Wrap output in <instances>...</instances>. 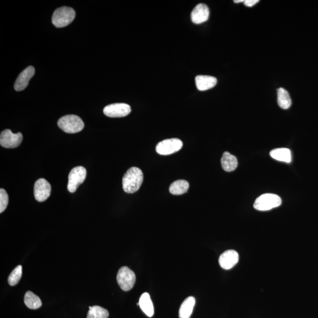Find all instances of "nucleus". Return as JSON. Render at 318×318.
<instances>
[{
	"label": "nucleus",
	"mask_w": 318,
	"mask_h": 318,
	"mask_svg": "<svg viewBox=\"0 0 318 318\" xmlns=\"http://www.w3.org/2000/svg\"><path fill=\"white\" fill-rule=\"evenodd\" d=\"M143 182V174L142 170L133 167L124 174L122 180L123 190L128 193H135L140 189Z\"/></svg>",
	"instance_id": "nucleus-1"
},
{
	"label": "nucleus",
	"mask_w": 318,
	"mask_h": 318,
	"mask_svg": "<svg viewBox=\"0 0 318 318\" xmlns=\"http://www.w3.org/2000/svg\"><path fill=\"white\" fill-rule=\"evenodd\" d=\"M58 126L67 133H76L84 129V123L80 117L76 115H66L58 121Z\"/></svg>",
	"instance_id": "nucleus-2"
},
{
	"label": "nucleus",
	"mask_w": 318,
	"mask_h": 318,
	"mask_svg": "<svg viewBox=\"0 0 318 318\" xmlns=\"http://www.w3.org/2000/svg\"><path fill=\"white\" fill-rule=\"evenodd\" d=\"M75 17L74 9L68 6H62L55 10L52 17V22L55 27L62 28L71 23Z\"/></svg>",
	"instance_id": "nucleus-3"
},
{
	"label": "nucleus",
	"mask_w": 318,
	"mask_h": 318,
	"mask_svg": "<svg viewBox=\"0 0 318 318\" xmlns=\"http://www.w3.org/2000/svg\"><path fill=\"white\" fill-rule=\"evenodd\" d=\"M281 203L282 199L280 196L272 193H266L258 197L254 206L258 211H267L278 207Z\"/></svg>",
	"instance_id": "nucleus-4"
},
{
	"label": "nucleus",
	"mask_w": 318,
	"mask_h": 318,
	"mask_svg": "<svg viewBox=\"0 0 318 318\" xmlns=\"http://www.w3.org/2000/svg\"><path fill=\"white\" fill-rule=\"evenodd\" d=\"M117 281L121 289L124 291H129L132 289L135 284V274L130 268L123 267L118 272Z\"/></svg>",
	"instance_id": "nucleus-5"
},
{
	"label": "nucleus",
	"mask_w": 318,
	"mask_h": 318,
	"mask_svg": "<svg viewBox=\"0 0 318 318\" xmlns=\"http://www.w3.org/2000/svg\"><path fill=\"white\" fill-rule=\"evenodd\" d=\"M87 171L82 166H77L71 170L68 175V191L74 193L86 178Z\"/></svg>",
	"instance_id": "nucleus-6"
},
{
	"label": "nucleus",
	"mask_w": 318,
	"mask_h": 318,
	"mask_svg": "<svg viewBox=\"0 0 318 318\" xmlns=\"http://www.w3.org/2000/svg\"><path fill=\"white\" fill-rule=\"evenodd\" d=\"M183 147V143L178 139H166L157 144L156 150L161 155H170L178 152Z\"/></svg>",
	"instance_id": "nucleus-7"
},
{
	"label": "nucleus",
	"mask_w": 318,
	"mask_h": 318,
	"mask_svg": "<svg viewBox=\"0 0 318 318\" xmlns=\"http://www.w3.org/2000/svg\"><path fill=\"white\" fill-rule=\"evenodd\" d=\"M22 141L21 133H13L10 130L6 129L0 136V145L4 148L14 149L20 145Z\"/></svg>",
	"instance_id": "nucleus-8"
},
{
	"label": "nucleus",
	"mask_w": 318,
	"mask_h": 318,
	"mask_svg": "<svg viewBox=\"0 0 318 318\" xmlns=\"http://www.w3.org/2000/svg\"><path fill=\"white\" fill-rule=\"evenodd\" d=\"M131 107L126 103H114L104 107L103 113L109 117H123L129 115Z\"/></svg>",
	"instance_id": "nucleus-9"
},
{
	"label": "nucleus",
	"mask_w": 318,
	"mask_h": 318,
	"mask_svg": "<svg viewBox=\"0 0 318 318\" xmlns=\"http://www.w3.org/2000/svg\"><path fill=\"white\" fill-rule=\"evenodd\" d=\"M51 185L47 180L40 179L35 182L34 188V197L36 201L42 202L46 201L51 194Z\"/></svg>",
	"instance_id": "nucleus-10"
},
{
	"label": "nucleus",
	"mask_w": 318,
	"mask_h": 318,
	"mask_svg": "<svg viewBox=\"0 0 318 318\" xmlns=\"http://www.w3.org/2000/svg\"><path fill=\"white\" fill-rule=\"evenodd\" d=\"M239 254L234 250L226 251L219 257V263L224 270H231L237 264L239 261Z\"/></svg>",
	"instance_id": "nucleus-11"
},
{
	"label": "nucleus",
	"mask_w": 318,
	"mask_h": 318,
	"mask_svg": "<svg viewBox=\"0 0 318 318\" xmlns=\"http://www.w3.org/2000/svg\"><path fill=\"white\" fill-rule=\"evenodd\" d=\"M35 74L34 68L29 66L22 71L18 75L14 84V89L17 91L24 90L28 86L29 81L34 76Z\"/></svg>",
	"instance_id": "nucleus-12"
},
{
	"label": "nucleus",
	"mask_w": 318,
	"mask_h": 318,
	"mask_svg": "<svg viewBox=\"0 0 318 318\" xmlns=\"http://www.w3.org/2000/svg\"><path fill=\"white\" fill-rule=\"evenodd\" d=\"M209 14L208 6L205 4H199L193 9L191 13V19L193 23L202 24L208 21Z\"/></svg>",
	"instance_id": "nucleus-13"
},
{
	"label": "nucleus",
	"mask_w": 318,
	"mask_h": 318,
	"mask_svg": "<svg viewBox=\"0 0 318 318\" xmlns=\"http://www.w3.org/2000/svg\"><path fill=\"white\" fill-rule=\"evenodd\" d=\"M196 86L200 91H206L214 87L217 84L216 78L209 75H200L195 78Z\"/></svg>",
	"instance_id": "nucleus-14"
},
{
	"label": "nucleus",
	"mask_w": 318,
	"mask_h": 318,
	"mask_svg": "<svg viewBox=\"0 0 318 318\" xmlns=\"http://www.w3.org/2000/svg\"><path fill=\"white\" fill-rule=\"evenodd\" d=\"M196 300L194 297H189L183 301L180 306L179 316V318H190L195 306Z\"/></svg>",
	"instance_id": "nucleus-15"
},
{
	"label": "nucleus",
	"mask_w": 318,
	"mask_h": 318,
	"mask_svg": "<svg viewBox=\"0 0 318 318\" xmlns=\"http://www.w3.org/2000/svg\"><path fill=\"white\" fill-rule=\"evenodd\" d=\"M139 306L143 312L147 317H152L155 311L152 300H151L150 295L148 293H144L140 297L139 302Z\"/></svg>",
	"instance_id": "nucleus-16"
},
{
	"label": "nucleus",
	"mask_w": 318,
	"mask_h": 318,
	"mask_svg": "<svg viewBox=\"0 0 318 318\" xmlns=\"http://www.w3.org/2000/svg\"><path fill=\"white\" fill-rule=\"evenodd\" d=\"M221 164L223 169L226 172H231L237 168L238 162L237 157L226 152L222 157Z\"/></svg>",
	"instance_id": "nucleus-17"
},
{
	"label": "nucleus",
	"mask_w": 318,
	"mask_h": 318,
	"mask_svg": "<svg viewBox=\"0 0 318 318\" xmlns=\"http://www.w3.org/2000/svg\"><path fill=\"white\" fill-rule=\"evenodd\" d=\"M272 158L278 160V161L285 163H291L292 161L291 152L290 149L287 148H279L272 150L270 152Z\"/></svg>",
	"instance_id": "nucleus-18"
},
{
	"label": "nucleus",
	"mask_w": 318,
	"mask_h": 318,
	"mask_svg": "<svg viewBox=\"0 0 318 318\" xmlns=\"http://www.w3.org/2000/svg\"><path fill=\"white\" fill-rule=\"evenodd\" d=\"M189 188V184L188 182L185 180H179L170 185L169 191L174 195H180L188 192Z\"/></svg>",
	"instance_id": "nucleus-19"
},
{
	"label": "nucleus",
	"mask_w": 318,
	"mask_h": 318,
	"mask_svg": "<svg viewBox=\"0 0 318 318\" xmlns=\"http://www.w3.org/2000/svg\"><path fill=\"white\" fill-rule=\"evenodd\" d=\"M278 103L282 109H289L292 104V100L288 91L284 88H280L278 90Z\"/></svg>",
	"instance_id": "nucleus-20"
},
{
	"label": "nucleus",
	"mask_w": 318,
	"mask_h": 318,
	"mask_svg": "<svg viewBox=\"0 0 318 318\" xmlns=\"http://www.w3.org/2000/svg\"><path fill=\"white\" fill-rule=\"evenodd\" d=\"M24 303L25 306L31 310H37L42 306L40 298L31 291H28L26 293L24 297Z\"/></svg>",
	"instance_id": "nucleus-21"
},
{
	"label": "nucleus",
	"mask_w": 318,
	"mask_h": 318,
	"mask_svg": "<svg viewBox=\"0 0 318 318\" xmlns=\"http://www.w3.org/2000/svg\"><path fill=\"white\" fill-rule=\"evenodd\" d=\"M109 313L108 311L100 306L89 307L87 318H108Z\"/></svg>",
	"instance_id": "nucleus-22"
},
{
	"label": "nucleus",
	"mask_w": 318,
	"mask_h": 318,
	"mask_svg": "<svg viewBox=\"0 0 318 318\" xmlns=\"http://www.w3.org/2000/svg\"><path fill=\"white\" fill-rule=\"evenodd\" d=\"M22 267L18 265L13 270L8 279V283L10 286H15L18 284L22 277Z\"/></svg>",
	"instance_id": "nucleus-23"
},
{
	"label": "nucleus",
	"mask_w": 318,
	"mask_h": 318,
	"mask_svg": "<svg viewBox=\"0 0 318 318\" xmlns=\"http://www.w3.org/2000/svg\"><path fill=\"white\" fill-rule=\"evenodd\" d=\"M8 204V196L4 189H0V213L5 211Z\"/></svg>",
	"instance_id": "nucleus-24"
},
{
	"label": "nucleus",
	"mask_w": 318,
	"mask_h": 318,
	"mask_svg": "<svg viewBox=\"0 0 318 318\" xmlns=\"http://www.w3.org/2000/svg\"><path fill=\"white\" fill-rule=\"evenodd\" d=\"M259 2H260L259 0H245L244 2L246 6H248V7H251V6H253Z\"/></svg>",
	"instance_id": "nucleus-25"
},
{
	"label": "nucleus",
	"mask_w": 318,
	"mask_h": 318,
	"mask_svg": "<svg viewBox=\"0 0 318 318\" xmlns=\"http://www.w3.org/2000/svg\"><path fill=\"white\" fill-rule=\"evenodd\" d=\"M242 2H244V0H235V1H234L235 3H239Z\"/></svg>",
	"instance_id": "nucleus-26"
}]
</instances>
